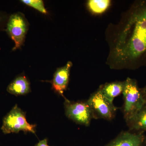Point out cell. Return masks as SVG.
I'll list each match as a JSON object with an SVG mask.
<instances>
[{
  "label": "cell",
  "mask_w": 146,
  "mask_h": 146,
  "mask_svg": "<svg viewBox=\"0 0 146 146\" xmlns=\"http://www.w3.org/2000/svg\"><path fill=\"white\" fill-rule=\"evenodd\" d=\"M86 102L93 112L94 119L110 121L115 118L117 108L98 89L91 94Z\"/></svg>",
  "instance_id": "5b68a950"
},
{
  "label": "cell",
  "mask_w": 146,
  "mask_h": 146,
  "mask_svg": "<svg viewBox=\"0 0 146 146\" xmlns=\"http://www.w3.org/2000/svg\"><path fill=\"white\" fill-rule=\"evenodd\" d=\"M72 63L68 61L63 67L57 68L54 75L52 88L56 92L63 96V94L69 84L70 73Z\"/></svg>",
  "instance_id": "ba28073f"
},
{
  "label": "cell",
  "mask_w": 146,
  "mask_h": 146,
  "mask_svg": "<svg viewBox=\"0 0 146 146\" xmlns=\"http://www.w3.org/2000/svg\"><path fill=\"white\" fill-rule=\"evenodd\" d=\"M7 92L15 96H21L31 92L30 84L25 76L21 75L16 78L7 88Z\"/></svg>",
  "instance_id": "9c48e42d"
},
{
  "label": "cell",
  "mask_w": 146,
  "mask_h": 146,
  "mask_svg": "<svg viewBox=\"0 0 146 146\" xmlns=\"http://www.w3.org/2000/svg\"><path fill=\"white\" fill-rule=\"evenodd\" d=\"M29 24L23 13L17 12L9 15L5 31L14 43L12 51L21 48L24 45Z\"/></svg>",
  "instance_id": "3957f363"
},
{
  "label": "cell",
  "mask_w": 146,
  "mask_h": 146,
  "mask_svg": "<svg viewBox=\"0 0 146 146\" xmlns=\"http://www.w3.org/2000/svg\"><path fill=\"white\" fill-rule=\"evenodd\" d=\"M36 126L27 121L25 113L16 105L3 118L1 129L5 134L17 133L21 131L35 133Z\"/></svg>",
  "instance_id": "277c9868"
},
{
  "label": "cell",
  "mask_w": 146,
  "mask_h": 146,
  "mask_svg": "<svg viewBox=\"0 0 146 146\" xmlns=\"http://www.w3.org/2000/svg\"><path fill=\"white\" fill-rule=\"evenodd\" d=\"M35 146H49L47 143V140L46 139H44L42 141H39V143L36 144Z\"/></svg>",
  "instance_id": "9a60e30c"
},
{
  "label": "cell",
  "mask_w": 146,
  "mask_h": 146,
  "mask_svg": "<svg viewBox=\"0 0 146 146\" xmlns=\"http://www.w3.org/2000/svg\"><path fill=\"white\" fill-rule=\"evenodd\" d=\"M21 1L24 4L32 7L43 14H46L48 13L44 2L42 0H22Z\"/></svg>",
  "instance_id": "4fadbf2b"
},
{
  "label": "cell",
  "mask_w": 146,
  "mask_h": 146,
  "mask_svg": "<svg viewBox=\"0 0 146 146\" xmlns=\"http://www.w3.org/2000/svg\"><path fill=\"white\" fill-rule=\"evenodd\" d=\"M65 115L76 123L88 126L92 119L93 112L87 102H71L65 99Z\"/></svg>",
  "instance_id": "8992f818"
},
{
  "label": "cell",
  "mask_w": 146,
  "mask_h": 146,
  "mask_svg": "<svg viewBox=\"0 0 146 146\" xmlns=\"http://www.w3.org/2000/svg\"><path fill=\"white\" fill-rule=\"evenodd\" d=\"M129 131L143 133L146 131V103L130 119L126 122Z\"/></svg>",
  "instance_id": "30bf717a"
},
{
  "label": "cell",
  "mask_w": 146,
  "mask_h": 146,
  "mask_svg": "<svg viewBox=\"0 0 146 146\" xmlns=\"http://www.w3.org/2000/svg\"><path fill=\"white\" fill-rule=\"evenodd\" d=\"M124 84V81L107 83L100 86L98 90L108 100L113 103L115 98L122 94Z\"/></svg>",
  "instance_id": "8fae6325"
},
{
  "label": "cell",
  "mask_w": 146,
  "mask_h": 146,
  "mask_svg": "<svg viewBox=\"0 0 146 146\" xmlns=\"http://www.w3.org/2000/svg\"><path fill=\"white\" fill-rule=\"evenodd\" d=\"M9 16L6 12L0 11V32L5 31Z\"/></svg>",
  "instance_id": "5bb4252c"
},
{
  "label": "cell",
  "mask_w": 146,
  "mask_h": 146,
  "mask_svg": "<svg viewBox=\"0 0 146 146\" xmlns=\"http://www.w3.org/2000/svg\"><path fill=\"white\" fill-rule=\"evenodd\" d=\"M110 3V0H89L87 2V6L92 13L101 14L107 10Z\"/></svg>",
  "instance_id": "7c38bea8"
},
{
  "label": "cell",
  "mask_w": 146,
  "mask_h": 146,
  "mask_svg": "<svg viewBox=\"0 0 146 146\" xmlns=\"http://www.w3.org/2000/svg\"><path fill=\"white\" fill-rule=\"evenodd\" d=\"M143 146H146V141L145 142V143H144V145H143Z\"/></svg>",
  "instance_id": "e0dca14e"
},
{
  "label": "cell",
  "mask_w": 146,
  "mask_h": 146,
  "mask_svg": "<svg viewBox=\"0 0 146 146\" xmlns=\"http://www.w3.org/2000/svg\"><path fill=\"white\" fill-rule=\"evenodd\" d=\"M141 92H142V95L144 100H145V102L146 103V86L144 87L143 88H141Z\"/></svg>",
  "instance_id": "2e32d148"
},
{
  "label": "cell",
  "mask_w": 146,
  "mask_h": 146,
  "mask_svg": "<svg viewBox=\"0 0 146 146\" xmlns=\"http://www.w3.org/2000/svg\"><path fill=\"white\" fill-rule=\"evenodd\" d=\"M110 44V68L135 70L146 66V0L133 3Z\"/></svg>",
  "instance_id": "6da1fadb"
},
{
  "label": "cell",
  "mask_w": 146,
  "mask_h": 146,
  "mask_svg": "<svg viewBox=\"0 0 146 146\" xmlns=\"http://www.w3.org/2000/svg\"><path fill=\"white\" fill-rule=\"evenodd\" d=\"M146 141L143 133L123 131L104 146H143Z\"/></svg>",
  "instance_id": "52a82bcc"
},
{
  "label": "cell",
  "mask_w": 146,
  "mask_h": 146,
  "mask_svg": "<svg viewBox=\"0 0 146 146\" xmlns=\"http://www.w3.org/2000/svg\"><path fill=\"white\" fill-rule=\"evenodd\" d=\"M124 82L123 112L126 122L136 115L145 102L136 80L127 78Z\"/></svg>",
  "instance_id": "7a4b0ae2"
}]
</instances>
